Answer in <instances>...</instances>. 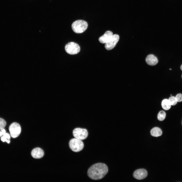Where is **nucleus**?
<instances>
[{
	"label": "nucleus",
	"instance_id": "obj_1",
	"mask_svg": "<svg viewBox=\"0 0 182 182\" xmlns=\"http://www.w3.org/2000/svg\"><path fill=\"white\" fill-rule=\"evenodd\" d=\"M108 169L104 163H99L91 166L87 171V174L91 179L95 180L101 179L107 174Z\"/></svg>",
	"mask_w": 182,
	"mask_h": 182
},
{
	"label": "nucleus",
	"instance_id": "obj_2",
	"mask_svg": "<svg viewBox=\"0 0 182 182\" xmlns=\"http://www.w3.org/2000/svg\"><path fill=\"white\" fill-rule=\"evenodd\" d=\"M88 25L87 22L82 20H77L74 21L72 25L73 31L77 33L84 32L87 29Z\"/></svg>",
	"mask_w": 182,
	"mask_h": 182
},
{
	"label": "nucleus",
	"instance_id": "obj_3",
	"mask_svg": "<svg viewBox=\"0 0 182 182\" xmlns=\"http://www.w3.org/2000/svg\"><path fill=\"white\" fill-rule=\"evenodd\" d=\"M69 146L72 151L74 152H77L83 149L84 144L81 140L75 138L73 139L70 141Z\"/></svg>",
	"mask_w": 182,
	"mask_h": 182
},
{
	"label": "nucleus",
	"instance_id": "obj_4",
	"mask_svg": "<svg viewBox=\"0 0 182 182\" xmlns=\"http://www.w3.org/2000/svg\"><path fill=\"white\" fill-rule=\"evenodd\" d=\"M66 52L71 55L76 54L80 51V48L77 43L74 42H69L66 45L65 47Z\"/></svg>",
	"mask_w": 182,
	"mask_h": 182
},
{
	"label": "nucleus",
	"instance_id": "obj_5",
	"mask_svg": "<svg viewBox=\"0 0 182 182\" xmlns=\"http://www.w3.org/2000/svg\"><path fill=\"white\" fill-rule=\"evenodd\" d=\"M73 134L75 138L81 140L87 138L88 133L86 129L77 128L73 130Z\"/></svg>",
	"mask_w": 182,
	"mask_h": 182
},
{
	"label": "nucleus",
	"instance_id": "obj_6",
	"mask_svg": "<svg viewBox=\"0 0 182 182\" xmlns=\"http://www.w3.org/2000/svg\"><path fill=\"white\" fill-rule=\"evenodd\" d=\"M9 130L11 136L13 138L17 137L21 132L20 125L16 122L13 123L10 125Z\"/></svg>",
	"mask_w": 182,
	"mask_h": 182
},
{
	"label": "nucleus",
	"instance_id": "obj_7",
	"mask_svg": "<svg viewBox=\"0 0 182 182\" xmlns=\"http://www.w3.org/2000/svg\"><path fill=\"white\" fill-rule=\"evenodd\" d=\"M119 38L118 35L113 34L109 40L105 43V49L108 50L113 49L118 42Z\"/></svg>",
	"mask_w": 182,
	"mask_h": 182
},
{
	"label": "nucleus",
	"instance_id": "obj_8",
	"mask_svg": "<svg viewBox=\"0 0 182 182\" xmlns=\"http://www.w3.org/2000/svg\"><path fill=\"white\" fill-rule=\"evenodd\" d=\"M148 174L147 171L144 169H137L134 172L133 175L136 179L141 180L145 178Z\"/></svg>",
	"mask_w": 182,
	"mask_h": 182
},
{
	"label": "nucleus",
	"instance_id": "obj_9",
	"mask_svg": "<svg viewBox=\"0 0 182 182\" xmlns=\"http://www.w3.org/2000/svg\"><path fill=\"white\" fill-rule=\"evenodd\" d=\"M44 154L43 151L39 148H36L33 149L31 152L32 156L36 159L40 158L42 157Z\"/></svg>",
	"mask_w": 182,
	"mask_h": 182
},
{
	"label": "nucleus",
	"instance_id": "obj_10",
	"mask_svg": "<svg viewBox=\"0 0 182 182\" xmlns=\"http://www.w3.org/2000/svg\"><path fill=\"white\" fill-rule=\"evenodd\" d=\"M146 61L149 65L154 66L158 62L157 58L153 54L148 55L146 58Z\"/></svg>",
	"mask_w": 182,
	"mask_h": 182
},
{
	"label": "nucleus",
	"instance_id": "obj_11",
	"mask_svg": "<svg viewBox=\"0 0 182 182\" xmlns=\"http://www.w3.org/2000/svg\"><path fill=\"white\" fill-rule=\"evenodd\" d=\"M113 35L112 32L109 31H107L103 35L99 38V41L101 43H105L110 39Z\"/></svg>",
	"mask_w": 182,
	"mask_h": 182
},
{
	"label": "nucleus",
	"instance_id": "obj_12",
	"mask_svg": "<svg viewBox=\"0 0 182 182\" xmlns=\"http://www.w3.org/2000/svg\"><path fill=\"white\" fill-rule=\"evenodd\" d=\"M150 133L153 136L157 137L161 136L162 134V132L160 128L158 127H155L151 129Z\"/></svg>",
	"mask_w": 182,
	"mask_h": 182
},
{
	"label": "nucleus",
	"instance_id": "obj_13",
	"mask_svg": "<svg viewBox=\"0 0 182 182\" xmlns=\"http://www.w3.org/2000/svg\"><path fill=\"white\" fill-rule=\"evenodd\" d=\"M161 105L163 108L166 110H169L171 106L168 99H164L162 101Z\"/></svg>",
	"mask_w": 182,
	"mask_h": 182
},
{
	"label": "nucleus",
	"instance_id": "obj_14",
	"mask_svg": "<svg viewBox=\"0 0 182 182\" xmlns=\"http://www.w3.org/2000/svg\"><path fill=\"white\" fill-rule=\"evenodd\" d=\"M166 113L163 111H161L158 113L157 115L158 119L161 121H163L165 119Z\"/></svg>",
	"mask_w": 182,
	"mask_h": 182
},
{
	"label": "nucleus",
	"instance_id": "obj_15",
	"mask_svg": "<svg viewBox=\"0 0 182 182\" xmlns=\"http://www.w3.org/2000/svg\"><path fill=\"white\" fill-rule=\"evenodd\" d=\"M168 100L171 105H175L177 102L175 97L173 96L170 97Z\"/></svg>",
	"mask_w": 182,
	"mask_h": 182
},
{
	"label": "nucleus",
	"instance_id": "obj_16",
	"mask_svg": "<svg viewBox=\"0 0 182 182\" xmlns=\"http://www.w3.org/2000/svg\"><path fill=\"white\" fill-rule=\"evenodd\" d=\"M6 124V121L3 119L0 118V130L4 128Z\"/></svg>",
	"mask_w": 182,
	"mask_h": 182
},
{
	"label": "nucleus",
	"instance_id": "obj_17",
	"mask_svg": "<svg viewBox=\"0 0 182 182\" xmlns=\"http://www.w3.org/2000/svg\"><path fill=\"white\" fill-rule=\"evenodd\" d=\"M175 97L177 102H180L182 101V94H178L176 95Z\"/></svg>",
	"mask_w": 182,
	"mask_h": 182
},
{
	"label": "nucleus",
	"instance_id": "obj_18",
	"mask_svg": "<svg viewBox=\"0 0 182 182\" xmlns=\"http://www.w3.org/2000/svg\"><path fill=\"white\" fill-rule=\"evenodd\" d=\"M1 140L2 142H6L8 143H9L10 142V140H8L3 136H1Z\"/></svg>",
	"mask_w": 182,
	"mask_h": 182
},
{
	"label": "nucleus",
	"instance_id": "obj_19",
	"mask_svg": "<svg viewBox=\"0 0 182 182\" xmlns=\"http://www.w3.org/2000/svg\"><path fill=\"white\" fill-rule=\"evenodd\" d=\"M6 133V130L3 128L0 130V137L2 136Z\"/></svg>",
	"mask_w": 182,
	"mask_h": 182
},
{
	"label": "nucleus",
	"instance_id": "obj_20",
	"mask_svg": "<svg viewBox=\"0 0 182 182\" xmlns=\"http://www.w3.org/2000/svg\"><path fill=\"white\" fill-rule=\"evenodd\" d=\"M3 136H4L8 140H10V136L8 133H5L3 134Z\"/></svg>",
	"mask_w": 182,
	"mask_h": 182
},
{
	"label": "nucleus",
	"instance_id": "obj_21",
	"mask_svg": "<svg viewBox=\"0 0 182 182\" xmlns=\"http://www.w3.org/2000/svg\"><path fill=\"white\" fill-rule=\"evenodd\" d=\"M180 68L181 71H182V64Z\"/></svg>",
	"mask_w": 182,
	"mask_h": 182
},
{
	"label": "nucleus",
	"instance_id": "obj_22",
	"mask_svg": "<svg viewBox=\"0 0 182 182\" xmlns=\"http://www.w3.org/2000/svg\"><path fill=\"white\" fill-rule=\"evenodd\" d=\"M172 69H169V70H171Z\"/></svg>",
	"mask_w": 182,
	"mask_h": 182
},
{
	"label": "nucleus",
	"instance_id": "obj_23",
	"mask_svg": "<svg viewBox=\"0 0 182 182\" xmlns=\"http://www.w3.org/2000/svg\"></svg>",
	"mask_w": 182,
	"mask_h": 182
}]
</instances>
